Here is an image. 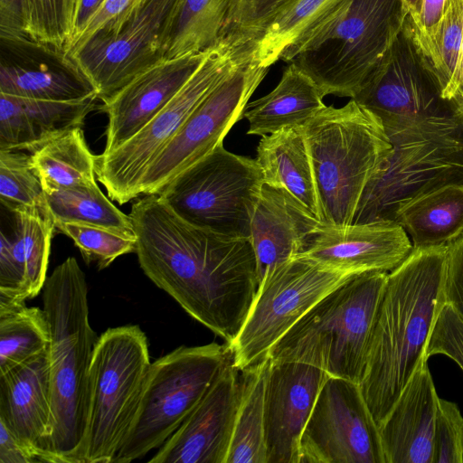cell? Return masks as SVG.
Returning <instances> with one entry per match:
<instances>
[{
  "label": "cell",
  "instance_id": "8fae6325",
  "mask_svg": "<svg viewBox=\"0 0 463 463\" xmlns=\"http://www.w3.org/2000/svg\"><path fill=\"white\" fill-rule=\"evenodd\" d=\"M250 54L247 46L221 42L146 126L110 153L96 156L97 180L109 199L124 204L139 196V184L146 167L204 98Z\"/></svg>",
  "mask_w": 463,
  "mask_h": 463
},
{
  "label": "cell",
  "instance_id": "bcb514c9",
  "mask_svg": "<svg viewBox=\"0 0 463 463\" xmlns=\"http://www.w3.org/2000/svg\"><path fill=\"white\" fill-rule=\"evenodd\" d=\"M447 0H422L418 23L415 24L420 43L429 56L442 19Z\"/></svg>",
  "mask_w": 463,
  "mask_h": 463
},
{
  "label": "cell",
  "instance_id": "30bf717a",
  "mask_svg": "<svg viewBox=\"0 0 463 463\" xmlns=\"http://www.w3.org/2000/svg\"><path fill=\"white\" fill-rule=\"evenodd\" d=\"M263 176L256 159L226 150L223 144L194 164L159 193L187 222L235 238H250Z\"/></svg>",
  "mask_w": 463,
  "mask_h": 463
},
{
  "label": "cell",
  "instance_id": "484cf974",
  "mask_svg": "<svg viewBox=\"0 0 463 463\" xmlns=\"http://www.w3.org/2000/svg\"><path fill=\"white\" fill-rule=\"evenodd\" d=\"M263 182L288 192L316 220L325 224L317 183L303 126L262 136L257 146Z\"/></svg>",
  "mask_w": 463,
  "mask_h": 463
},
{
  "label": "cell",
  "instance_id": "6da1fadb",
  "mask_svg": "<svg viewBox=\"0 0 463 463\" xmlns=\"http://www.w3.org/2000/svg\"><path fill=\"white\" fill-rule=\"evenodd\" d=\"M136 253L146 276L194 319L222 337L239 334L260 279L250 238L193 225L159 194L133 203Z\"/></svg>",
  "mask_w": 463,
  "mask_h": 463
},
{
  "label": "cell",
  "instance_id": "277c9868",
  "mask_svg": "<svg viewBox=\"0 0 463 463\" xmlns=\"http://www.w3.org/2000/svg\"><path fill=\"white\" fill-rule=\"evenodd\" d=\"M392 153L364 189L353 223L394 222L407 203L463 184V127L451 114L382 120Z\"/></svg>",
  "mask_w": 463,
  "mask_h": 463
},
{
  "label": "cell",
  "instance_id": "f35d334b",
  "mask_svg": "<svg viewBox=\"0 0 463 463\" xmlns=\"http://www.w3.org/2000/svg\"><path fill=\"white\" fill-rule=\"evenodd\" d=\"M55 230L71 238L86 263L99 269L109 267L121 255L136 251L137 240L113 231L76 222H56Z\"/></svg>",
  "mask_w": 463,
  "mask_h": 463
},
{
  "label": "cell",
  "instance_id": "7c38bea8",
  "mask_svg": "<svg viewBox=\"0 0 463 463\" xmlns=\"http://www.w3.org/2000/svg\"><path fill=\"white\" fill-rule=\"evenodd\" d=\"M352 275L302 255L268 269L239 334L226 344L233 366L241 372L267 359L292 326Z\"/></svg>",
  "mask_w": 463,
  "mask_h": 463
},
{
  "label": "cell",
  "instance_id": "4dcf8cb0",
  "mask_svg": "<svg viewBox=\"0 0 463 463\" xmlns=\"http://www.w3.org/2000/svg\"><path fill=\"white\" fill-rule=\"evenodd\" d=\"M231 0H180L170 24L165 59L208 52L222 41Z\"/></svg>",
  "mask_w": 463,
  "mask_h": 463
},
{
  "label": "cell",
  "instance_id": "44dd1931",
  "mask_svg": "<svg viewBox=\"0 0 463 463\" xmlns=\"http://www.w3.org/2000/svg\"><path fill=\"white\" fill-rule=\"evenodd\" d=\"M210 51L163 59L136 75L103 100L101 109L108 117V125L102 154H109L125 143L163 109L191 78Z\"/></svg>",
  "mask_w": 463,
  "mask_h": 463
},
{
  "label": "cell",
  "instance_id": "5b68a950",
  "mask_svg": "<svg viewBox=\"0 0 463 463\" xmlns=\"http://www.w3.org/2000/svg\"><path fill=\"white\" fill-rule=\"evenodd\" d=\"M387 277L386 271L349 277L292 326L268 358L307 364L359 384Z\"/></svg>",
  "mask_w": 463,
  "mask_h": 463
},
{
  "label": "cell",
  "instance_id": "83f0119b",
  "mask_svg": "<svg viewBox=\"0 0 463 463\" xmlns=\"http://www.w3.org/2000/svg\"><path fill=\"white\" fill-rule=\"evenodd\" d=\"M346 0H293L269 22L255 43L251 60L269 68L291 55L328 23Z\"/></svg>",
  "mask_w": 463,
  "mask_h": 463
},
{
  "label": "cell",
  "instance_id": "ee69618b",
  "mask_svg": "<svg viewBox=\"0 0 463 463\" xmlns=\"http://www.w3.org/2000/svg\"><path fill=\"white\" fill-rule=\"evenodd\" d=\"M43 462L39 451L29 445L0 420V463Z\"/></svg>",
  "mask_w": 463,
  "mask_h": 463
},
{
  "label": "cell",
  "instance_id": "52a82bcc",
  "mask_svg": "<svg viewBox=\"0 0 463 463\" xmlns=\"http://www.w3.org/2000/svg\"><path fill=\"white\" fill-rule=\"evenodd\" d=\"M404 0H346L288 60L324 96L354 98L402 31Z\"/></svg>",
  "mask_w": 463,
  "mask_h": 463
},
{
  "label": "cell",
  "instance_id": "ac0fdd59",
  "mask_svg": "<svg viewBox=\"0 0 463 463\" xmlns=\"http://www.w3.org/2000/svg\"><path fill=\"white\" fill-rule=\"evenodd\" d=\"M269 361L264 402L267 463H299L303 430L329 374L300 362Z\"/></svg>",
  "mask_w": 463,
  "mask_h": 463
},
{
  "label": "cell",
  "instance_id": "e0dca14e",
  "mask_svg": "<svg viewBox=\"0 0 463 463\" xmlns=\"http://www.w3.org/2000/svg\"><path fill=\"white\" fill-rule=\"evenodd\" d=\"M241 392V372L232 361L181 426L147 461L226 463Z\"/></svg>",
  "mask_w": 463,
  "mask_h": 463
},
{
  "label": "cell",
  "instance_id": "816d5d0a",
  "mask_svg": "<svg viewBox=\"0 0 463 463\" xmlns=\"http://www.w3.org/2000/svg\"><path fill=\"white\" fill-rule=\"evenodd\" d=\"M460 80L462 83L463 82V39H462V44H461V56H460Z\"/></svg>",
  "mask_w": 463,
  "mask_h": 463
},
{
  "label": "cell",
  "instance_id": "d6a6232c",
  "mask_svg": "<svg viewBox=\"0 0 463 463\" xmlns=\"http://www.w3.org/2000/svg\"><path fill=\"white\" fill-rule=\"evenodd\" d=\"M45 197L54 223L98 226L136 239L129 214L116 207L97 184L47 191Z\"/></svg>",
  "mask_w": 463,
  "mask_h": 463
},
{
  "label": "cell",
  "instance_id": "60d3db41",
  "mask_svg": "<svg viewBox=\"0 0 463 463\" xmlns=\"http://www.w3.org/2000/svg\"><path fill=\"white\" fill-rule=\"evenodd\" d=\"M432 463H463V416L456 403L441 398L434 426Z\"/></svg>",
  "mask_w": 463,
  "mask_h": 463
},
{
  "label": "cell",
  "instance_id": "ffe728a7",
  "mask_svg": "<svg viewBox=\"0 0 463 463\" xmlns=\"http://www.w3.org/2000/svg\"><path fill=\"white\" fill-rule=\"evenodd\" d=\"M412 249L409 236L395 222L321 224L300 255L334 270L358 274L390 272Z\"/></svg>",
  "mask_w": 463,
  "mask_h": 463
},
{
  "label": "cell",
  "instance_id": "4316f807",
  "mask_svg": "<svg viewBox=\"0 0 463 463\" xmlns=\"http://www.w3.org/2000/svg\"><path fill=\"white\" fill-rule=\"evenodd\" d=\"M316 82L292 63L267 95L248 102L243 118L249 135L265 136L282 128L303 126L326 105Z\"/></svg>",
  "mask_w": 463,
  "mask_h": 463
},
{
  "label": "cell",
  "instance_id": "8992f818",
  "mask_svg": "<svg viewBox=\"0 0 463 463\" xmlns=\"http://www.w3.org/2000/svg\"><path fill=\"white\" fill-rule=\"evenodd\" d=\"M325 224L347 225L392 146L382 119L351 99L326 106L304 125Z\"/></svg>",
  "mask_w": 463,
  "mask_h": 463
},
{
  "label": "cell",
  "instance_id": "2e32d148",
  "mask_svg": "<svg viewBox=\"0 0 463 463\" xmlns=\"http://www.w3.org/2000/svg\"><path fill=\"white\" fill-rule=\"evenodd\" d=\"M382 120L451 114L449 99L410 15L391 48L353 98Z\"/></svg>",
  "mask_w": 463,
  "mask_h": 463
},
{
  "label": "cell",
  "instance_id": "d4e9b609",
  "mask_svg": "<svg viewBox=\"0 0 463 463\" xmlns=\"http://www.w3.org/2000/svg\"><path fill=\"white\" fill-rule=\"evenodd\" d=\"M98 99L58 101L0 92V149L31 153L62 132L81 128Z\"/></svg>",
  "mask_w": 463,
  "mask_h": 463
},
{
  "label": "cell",
  "instance_id": "b9f144b4",
  "mask_svg": "<svg viewBox=\"0 0 463 463\" xmlns=\"http://www.w3.org/2000/svg\"><path fill=\"white\" fill-rule=\"evenodd\" d=\"M444 354L463 371V321L447 303L440 309L432 328L426 355Z\"/></svg>",
  "mask_w": 463,
  "mask_h": 463
},
{
  "label": "cell",
  "instance_id": "74e56055",
  "mask_svg": "<svg viewBox=\"0 0 463 463\" xmlns=\"http://www.w3.org/2000/svg\"><path fill=\"white\" fill-rule=\"evenodd\" d=\"M73 5L74 0H25V35L66 52L73 37Z\"/></svg>",
  "mask_w": 463,
  "mask_h": 463
},
{
  "label": "cell",
  "instance_id": "681fc988",
  "mask_svg": "<svg viewBox=\"0 0 463 463\" xmlns=\"http://www.w3.org/2000/svg\"><path fill=\"white\" fill-rule=\"evenodd\" d=\"M449 101L451 115L463 127V82Z\"/></svg>",
  "mask_w": 463,
  "mask_h": 463
},
{
  "label": "cell",
  "instance_id": "1f68e13d",
  "mask_svg": "<svg viewBox=\"0 0 463 463\" xmlns=\"http://www.w3.org/2000/svg\"><path fill=\"white\" fill-rule=\"evenodd\" d=\"M269 358L241 371L242 392L226 463H267L264 402Z\"/></svg>",
  "mask_w": 463,
  "mask_h": 463
},
{
  "label": "cell",
  "instance_id": "7402d4cb",
  "mask_svg": "<svg viewBox=\"0 0 463 463\" xmlns=\"http://www.w3.org/2000/svg\"><path fill=\"white\" fill-rule=\"evenodd\" d=\"M0 420L36 449L43 462L59 463L51 449L52 409L48 349L0 373Z\"/></svg>",
  "mask_w": 463,
  "mask_h": 463
},
{
  "label": "cell",
  "instance_id": "d590c367",
  "mask_svg": "<svg viewBox=\"0 0 463 463\" xmlns=\"http://www.w3.org/2000/svg\"><path fill=\"white\" fill-rule=\"evenodd\" d=\"M0 201L10 212L36 209L52 218L30 153L0 149Z\"/></svg>",
  "mask_w": 463,
  "mask_h": 463
},
{
  "label": "cell",
  "instance_id": "8d00e7d4",
  "mask_svg": "<svg viewBox=\"0 0 463 463\" xmlns=\"http://www.w3.org/2000/svg\"><path fill=\"white\" fill-rule=\"evenodd\" d=\"M463 0H447L429 57L439 77L442 95L450 99L461 83Z\"/></svg>",
  "mask_w": 463,
  "mask_h": 463
},
{
  "label": "cell",
  "instance_id": "4fadbf2b",
  "mask_svg": "<svg viewBox=\"0 0 463 463\" xmlns=\"http://www.w3.org/2000/svg\"><path fill=\"white\" fill-rule=\"evenodd\" d=\"M179 2L139 0L68 53L99 99H107L165 59L166 36Z\"/></svg>",
  "mask_w": 463,
  "mask_h": 463
},
{
  "label": "cell",
  "instance_id": "836d02e7",
  "mask_svg": "<svg viewBox=\"0 0 463 463\" xmlns=\"http://www.w3.org/2000/svg\"><path fill=\"white\" fill-rule=\"evenodd\" d=\"M14 215V255L25 275V298L36 297L47 279L51 241L55 230L52 218L36 209L17 208Z\"/></svg>",
  "mask_w": 463,
  "mask_h": 463
},
{
  "label": "cell",
  "instance_id": "cb8c5ba5",
  "mask_svg": "<svg viewBox=\"0 0 463 463\" xmlns=\"http://www.w3.org/2000/svg\"><path fill=\"white\" fill-rule=\"evenodd\" d=\"M321 224L288 192L263 184L250 232L259 279L268 269L300 255Z\"/></svg>",
  "mask_w": 463,
  "mask_h": 463
},
{
  "label": "cell",
  "instance_id": "7dc6e473",
  "mask_svg": "<svg viewBox=\"0 0 463 463\" xmlns=\"http://www.w3.org/2000/svg\"><path fill=\"white\" fill-rule=\"evenodd\" d=\"M24 20L25 0H0V38L27 37Z\"/></svg>",
  "mask_w": 463,
  "mask_h": 463
},
{
  "label": "cell",
  "instance_id": "f1b7e54d",
  "mask_svg": "<svg viewBox=\"0 0 463 463\" xmlns=\"http://www.w3.org/2000/svg\"><path fill=\"white\" fill-rule=\"evenodd\" d=\"M394 222L413 248L447 245L463 232V184L430 191L404 204Z\"/></svg>",
  "mask_w": 463,
  "mask_h": 463
},
{
  "label": "cell",
  "instance_id": "603a6c76",
  "mask_svg": "<svg viewBox=\"0 0 463 463\" xmlns=\"http://www.w3.org/2000/svg\"><path fill=\"white\" fill-rule=\"evenodd\" d=\"M439 400L424 360L379 425L386 463H432Z\"/></svg>",
  "mask_w": 463,
  "mask_h": 463
},
{
  "label": "cell",
  "instance_id": "7bdbcfd3",
  "mask_svg": "<svg viewBox=\"0 0 463 463\" xmlns=\"http://www.w3.org/2000/svg\"><path fill=\"white\" fill-rule=\"evenodd\" d=\"M444 297L463 321V232L447 244Z\"/></svg>",
  "mask_w": 463,
  "mask_h": 463
},
{
  "label": "cell",
  "instance_id": "f546056e",
  "mask_svg": "<svg viewBox=\"0 0 463 463\" xmlns=\"http://www.w3.org/2000/svg\"><path fill=\"white\" fill-rule=\"evenodd\" d=\"M30 156L44 192L97 184V156L90 152L80 127L51 138Z\"/></svg>",
  "mask_w": 463,
  "mask_h": 463
},
{
  "label": "cell",
  "instance_id": "f907efd6",
  "mask_svg": "<svg viewBox=\"0 0 463 463\" xmlns=\"http://www.w3.org/2000/svg\"><path fill=\"white\" fill-rule=\"evenodd\" d=\"M409 11V15L416 24L420 18L422 0H404Z\"/></svg>",
  "mask_w": 463,
  "mask_h": 463
},
{
  "label": "cell",
  "instance_id": "3957f363",
  "mask_svg": "<svg viewBox=\"0 0 463 463\" xmlns=\"http://www.w3.org/2000/svg\"><path fill=\"white\" fill-rule=\"evenodd\" d=\"M43 310L50 328L51 449L59 463H80L90 365L98 336L89 319L88 285L74 257L47 277Z\"/></svg>",
  "mask_w": 463,
  "mask_h": 463
},
{
  "label": "cell",
  "instance_id": "c3c4849f",
  "mask_svg": "<svg viewBox=\"0 0 463 463\" xmlns=\"http://www.w3.org/2000/svg\"><path fill=\"white\" fill-rule=\"evenodd\" d=\"M104 1L105 0H74L73 37L71 43L79 34L90 18L93 15V14L97 12V10L101 6Z\"/></svg>",
  "mask_w": 463,
  "mask_h": 463
},
{
  "label": "cell",
  "instance_id": "7a4b0ae2",
  "mask_svg": "<svg viewBox=\"0 0 463 463\" xmlns=\"http://www.w3.org/2000/svg\"><path fill=\"white\" fill-rule=\"evenodd\" d=\"M447 245L413 248L388 272L369 338L361 392L378 427L419 365L445 304Z\"/></svg>",
  "mask_w": 463,
  "mask_h": 463
},
{
  "label": "cell",
  "instance_id": "e575fe53",
  "mask_svg": "<svg viewBox=\"0 0 463 463\" xmlns=\"http://www.w3.org/2000/svg\"><path fill=\"white\" fill-rule=\"evenodd\" d=\"M49 345L43 309L25 303L0 306V373L44 352Z\"/></svg>",
  "mask_w": 463,
  "mask_h": 463
},
{
  "label": "cell",
  "instance_id": "d6986e66",
  "mask_svg": "<svg viewBox=\"0 0 463 463\" xmlns=\"http://www.w3.org/2000/svg\"><path fill=\"white\" fill-rule=\"evenodd\" d=\"M0 39L1 93L58 101L98 96L64 51L28 37Z\"/></svg>",
  "mask_w": 463,
  "mask_h": 463
},
{
  "label": "cell",
  "instance_id": "f6af8a7d",
  "mask_svg": "<svg viewBox=\"0 0 463 463\" xmlns=\"http://www.w3.org/2000/svg\"><path fill=\"white\" fill-rule=\"evenodd\" d=\"M139 0H105L72 41L66 54L82 44L105 24L129 9Z\"/></svg>",
  "mask_w": 463,
  "mask_h": 463
},
{
  "label": "cell",
  "instance_id": "9a60e30c",
  "mask_svg": "<svg viewBox=\"0 0 463 463\" xmlns=\"http://www.w3.org/2000/svg\"><path fill=\"white\" fill-rule=\"evenodd\" d=\"M299 450V463H386L379 427L358 383L326 379Z\"/></svg>",
  "mask_w": 463,
  "mask_h": 463
},
{
  "label": "cell",
  "instance_id": "ba28073f",
  "mask_svg": "<svg viewBox=\"0 0 463 463\" xmlns=\"http://www.w3.org/2000/svg\"><path fill=\"white\" fill-rule=\"evenodd\" d=\"M151 364L138 326L107 329L97 340L89 372L80 463H114L137 411Z\"/></svg>",
  "mask_w": 463,
  "mask_h": 463
},
{
  "label": "cell",
  "instance_id": "ab89813d",
  "mask_svg": "<svg viewBox=\"0 0 463 463\" xmlns=\"http://www.w3.org/2000/svg\"><path fill=\"white\" fill-rule=\"evenodd\" d=\"M292 1L231 0L221 42L254 47L273 17Z\"/></svg>",
  "mask_w": 463,
  "mask_h": 463
},
{
  "label": "cell",
  "instance_id": "9c48e42d",
  "mask_svg": "<svg viewBox=\"0 0 463 463\" xmlns=\"http://www.w3.org/2000/svg\"><path fill=\"white\" fill-rule=\"evenodd\" d=\"M232 362L227 345L179 346L151 363L139 406L114 463L139 459L160 448Z\"/></svg>",
  "mask_w": 463,
  "mask_h": 463
},
{
  "label": "cell",
  "instance_id": "5bb4252c",
  "mask_svg": "<svg viewBox=\"0 0 463 463\" xmlns=\"http://www.w3.org/2000/svg\"><path fill=\"white\" fill-rule=\"evenodd\" d=\"M268 71L250 54L221 81L146 167L139 196L159 194L177 175L222 145L232 126L243 118L250 98Z\"/></svg>",
  "mask_w": 463,
  "mask_h": 463
}]
</instances>
